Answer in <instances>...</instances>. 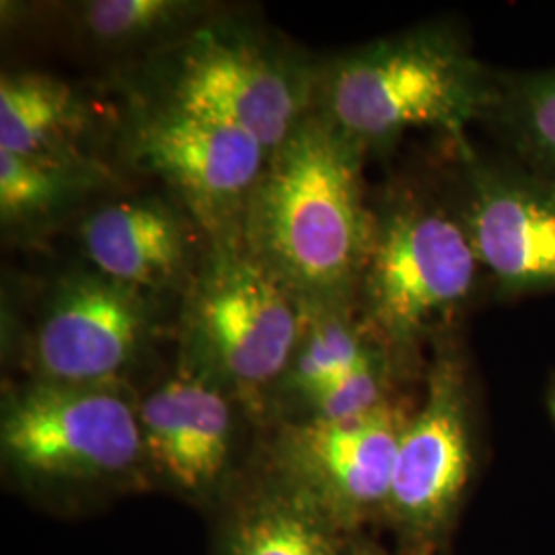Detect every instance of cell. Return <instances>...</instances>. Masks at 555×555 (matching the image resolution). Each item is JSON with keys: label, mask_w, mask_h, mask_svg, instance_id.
<instances>
[{"label": "cell", "mask_w": 555, "mask_h": 555, "mask_svg": "<svg viewBox=\"0 0 555 555\" xmlns=\"http://www.w3.org/2000/svg\"><path fill=\"white\" fill-rule=\"evenodd\" d=\"M410 417L389 399L362 416L288 426L278 438V483L318 508L339 533L352 531L385 515Z\"/></svg>", "instance_id": "8992f818"}, {"label": "cell", "mask_w": 555, "mask_h": 555, "mask_svg": "<svg viewBox=\"0 0 555 555\" xmlns=\"http://www.w3.org/2000/svg\"><path fill=\"white\" fill-rule=\"evenodd\" d=\"M146 325L139 291L100 272L68 278L34 339L41 380L107 385L137 357Z\"/></svg>", "instance_id": "9c48e42d"}, {"label": "cell", "mask_w": 555, "mask_h": 555, "mask_svg": "<svg viewBox=\"0 0 555 555\" xmlns=\"http://www.w3.org/2000/svg\"><path fill=\"white\" fill-rule=\"evenodd\" d=\"M463 229L511 295L555 291V181L472 163Z\"/></svg>", "instance_id": "30bf717a"}, {"label": "cell", "mask_w": 555, "mask_h": 555, "mask_svg": "<svg viewBox=\"0 0 555 555\" xmlns=\"http://www.w3.org/2000/svg\"><path fill=\"white\" fill-rule=\"evenodd\" d=\"M268 153L237 126L178 107L146 119L137 137V157L202 204H220L256 188Z\"/></svg>", "instance_id": "8fae6325"}, {"label": "cell", "mask_w": 555, "mask_h": 555, "mask_svg": "<svg viewBox=\"0 0 555 555\" xmlns=\"http://www.w3.org/2000/svg\"><path fill=\"white\" fill-rule=\"evenodd\" d=\"M0 438L11 465L41 479L121 476L144 456L139 412L107 385L38 380L7 403Z\"/></svg>", "instance_id": "5b68a950"}, {"label": "cell", "mask_w": 555, "mask_h": 555, "mask_svg": "<svg viewBox=\"0 0 555 555\" xmlns=\"http://www.w3.org/2000/svg\"><path fill=\"white\" fill-rule=\"evenodd\" d=\"M339 531L302 498L276 483L245 502L227 533L224 555H339Z\"/></svg>", "instance_id": "5bb4252c"}, {"label": "cell", "mask_w": 555, "mask_h": 555, "mask_svg": "<svg viewBox=\"0 0 555 555\" xmlns=\"http://www.w3.org/2000/svg\"><path fill=\"white\" fill-rule=\"evenodd\" d=\"M178 0H95L80 11L82 27L101 41H140L173 27L192 13Z\"/></svg>", "instance_id": "ac0fdd59"}, {"label": "cell", "mask_w": 555, "mask_h": 555, "mask_svg": "<svg viewBox=\"0 0 555 555\" xmlns=\"http://www.w3.org/2000/svg\"><path fill=\"white\" fill-rule=\"evenodd\" d=\"M80 235L98 272L134 291L171 282L185 259L183 227L159 202L109 204L85 220Z\"/></svg>", "instance_id": "4fadbf2b"}, {"label": "cell", "mask_w": 555, "mask_h": 555, "mask_svg": "<svg viewBox=\"0 0 555 555\" xmlns=\"http://www.w3.org/2000/svg\"><path fill=\"white\" fill-rule=\"evenodd\" d=\"M295 364L291 369L293 385L307 399L318 396L339 378L357 371L377 350L364 341L357 327L337 313L319 319L300 339Z\"/></svg>", "instance_id": "e0dca14e"}, {"label": "cell", "mask_w": 555, "mask_h": 555, "mask_svg": "<svg viewBox=\"0 0 555 555\" xmlns=\"http://www.w3.org/2000/svg\"><path fill=\"white\" fill-rule=\"evenodd\" d=\"M550 408H552V414H554L555 417V389L554 393H552V399H550Z\"/></svg>", "instance_id": "7402d4cb"}, {"label": "cell", "mask_w": 555, "mask_h": 555, "mask_svg": "<svg viewBox=\"0 0 555 555\" xmlns=\"http://www.w3.org/2000/svg\"><path fill=\"white\" fill-rule=\"evenodd\" d=\"M467 383L455 357L430 371L426 399L397 449L385 516L414 555H430L449 527L472 474Z\"/></svg>", "instance_id": "52a82bcc"}, {"label": "cell", "mask_w": 555, "mask_h": 555, "mask_svg": "<svg viewBox=\"0 0 555 555\" xmlns=\"http://www.w3.org/2000/svg\"><path fill=\"white\" fill-rule=\"evenodd\" d=\"M144 456L183 490L210 486L231 453L229 401L206 375H179L140 405Z\"/></svg>", "instance_id": "7c38bea8"}, {"label": "cell", "mask_w": 555, "mask_h": 555, "mask_svg": "<svg viewBox=\"0 0 555 555\" xmlns=\"http://www.w3.org/2000/svg\"><path fill=\"white\" fill-rule=\"evenodd\" d=\"M298 300L256 256L220 251L199 276L190 337L212 380L256 397L291 364L302 339Z\"/></svg>", "instance_id": "277c9868"}, {"label": "cell", "mask_w": 555, "mask_h": 555, "mask_svg": "<svg viewBox=\"0 0 555 555\" xmlns=\"http://www.w3.org/2000/svg\"><path fill=\"white\" fill-rule=\"evenodd\" d=\"M73 91L43 75H4L0 80V151L21 157H56L75 128Z\"/></svg>", "instance_id": "9a60e30c"}, {"label": "cell", "mask_w": 555, "mask_h": 555, "mask_svg": "<svg viewBox=\"0 0 555 555\" xmlns=\"http://www.w3.org/2000/svg\"><path fill=\"white\" fill-rule=\"evenodd\" d=\"M302 91L286 66L254 43L204 31L179 56L169 107L233 124L272 153L302 119Z\"/></svg>", "instance_id": "ba28073f"}, {"label": "cell", "mask_w": 555, "mask_h": 555, "mask_svg": "<svg viewBox=\"0 0 555 555\" xmlns=\"http://www.w3.org/2000/svg\"><path fill=\"white\" fill-rule=\"evenodd\" d=\"M479 261L463 222L410 204L377 222L364 268L369 321L399 350L453 318L476 286Z\"/></svg>", "instance_id": "3957f363"}, {"label": "cell", "mask_w": 555, "mask_h": 555, "mask_svg": "<svg viewBox=\"0 0 555 555\" xmlns=\"http://www.w3.org/2000/svg\"><path fill=\"white\" fill-rule=\"evenodd\" d=\"M79 173L59 157H21L0 151V212L4 222H31L62 206Z\"/></svg>", "instance_id": "2e32d148"}, {"label": "cell", "mask_w": 555, "mask_h": 555, "mask_svg": "<svg viewBox=\"0 0 555 555\" xmlns=\"http://www.w3.org/2000/svg\"><path fill=\"white\" fill-rule=\"evenodd\" d=\"M387 377L389 364L385 352H375L357 371L336 380L327 389L311 397L309 403L313 408L315 420H348L362 416L385 401L387 396Z\"/></svg>", "instance_id": "d6986e66"}, {"label": "cell", "mask_w": 555, "mask_h": 555, "mask_svg": "<svg viewBox=\"0 0 555 555\" xmlns=\"http://www.w3.org/2000/svg\"><path fill=\"white\" fill-rule=\"evenodd\" d=\"M494 101L488 75L453 38L420 31L339 60L325 85V119L364 149L416 126L461 137Z\"/></svg>", "instance_id": "7a4b0ae2"}, {"label": "cell", "mask_w": 555, "mask_h": 555, "mask_svg": "<svg viewBox=\"0 0 555 555\" xmlns=\"http://www.w3.org/2000/svg\"><path fill=\"white\" fill-rule=\"evenodd\" d=\"M516 124L527 151L555 181V77L531 80L520 89Z\"/></svg>", "instance_id": "ffe728a7"}, {"label": "cell", "mask_w": 555, "mask_h": 555, "mask_svg": "<svg viewBox=\"0 0 555 555\" xmlns=\"http://www.w3.org/2000/svg\"><path fill=\"white\" fill-rule=\"evenodd\" d=\"M352 555H385L377 547H373V545H362V547H358L357 552H352Z\"/></svg>", "instance_id": "44dd1931"}, {"label": "cell", "mask_w": 555, "mask_h": 555, "mask_svg": "<svg viewBox=\"0 0 555 555\" xmlns=\"http://www.w3.org/2000/svg\"><path fill=\"white\" fill-rule=\"evenodd\" d=\"M360 155L327 119H300L254 188L256 258L297 298L337 302L364 274L377 222L362 202Z\"/></svg>", "instance_id": "6da1fadb"}]
</instances>
